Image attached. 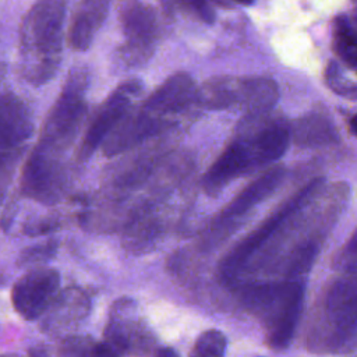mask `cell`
Instances as JSON below:
<instances>
[{
  "mask_svg": "<svg viewBox=\"0 0 357 357\" xmlns=\"http://www.w3.org/2000/svg\"><path fill=\"white\" fill-rule=\"evenodd\" d=\"M67 15V0H36L22 18L20 70L32 85L46 84L57 71Z\"/></svg>",
  "mask_w": 357,
  "mask_h": 357,
  "instance_id": "obj_1",
  "label": "cell"
},
{
  "mask_svg": "<svg viewBox=\"0 0 357 357\" xmlns=\"http://www.w3.org/2000/svg\"><path fill=\"white\" fill-rule=\"evenodd\" d=\"M304 300V286L297 280L262 284L248 294V301L262 317L265 339L271 349H286L297 328Z\"/></svg>",
  "mask_w": 357,
  "mask_h": 357,
  "instance_id": "obj_2",
  "label": "cell"
},
{
  "mask_svg": "<svg viewBox=\"0 0 357 357\" xmlns=\"http://www.w3.org/2000/svg\"><path fill=\"white\" fill-rule=\"evenodd\" d=\"M85 88L86 79L78 73L66 82L45 120L38 148L57 156L71 144L85 112Z\"/></svg>",
  "mask_w": 357,
  "mask_h": 357,
  "instance_id": "obj_3",
  "label": "cell"
},
{
  "mask_svg": "<svg viewBox=\"0 0 357 357\" xmlns=\"http://www.w3.org/2000/svg\"><path fill=\"white\" fill-rule=\"evenodd\" d=\"M322 180L315 178L310 181L304 188L296 192L291 198H289L275 213H272L257 230H254L250 236L244 238L223 261L222 264V275L226 278L234 276L247 262L248 259L279 230V227L290 219L291 215L298 212L301 206L308 202L317 188H319Z\"/></svg>",
  "mask_w": 357,
  "mask_h": 357,
  "instance_id": "obj_4",
  "label": "cell"
},
{
  "mask_svg": "<svg viewBox=\"0 0 357 357\" xmlns=\"http://www.w3.org/2000/svg\"><path fill=\"white\" fill-rule=\"evenodd\" d=\"M60 273L53 268L38 266L21 276L13 286L11 301L26 321L40 318L57 296Z\"/></svg>",
  "mask_w": 357,
  "mask_h": 357,
  "instance_id": "obj_5",
  "label": "cell"
},
{
  "mask_svg": "<svg viewBox=\"0 0 357 357\" xmlns=\"http://www.w3.org/2000/svg\"><path fill=\"white\" fill-rule=\"evenodd\" d=\"M322 315L340 342L357 331V273H344L329 284L322 301Z\"/></svg>",
  "mask_w": 357,
  "mask_h": 357,
  "instance_id": "obj_6",
  "label": "cell"
},
{
  "mask_svg": "<svg viewBox=\"0 0 357 357\" xmlns=\"http://www.w3.org/2000/svg\"><path fill=\"white\" fill-rule=\"evenodd\" d=\"M105 342L120 354L141 353L151 346V332L135 315V303L131 298H120L112 305L105 326Z\"/></svg>",
  "mask_w": 357,
  "mask_h": 357,
  "instance_id": "obj_7",
  "label": "cell"
},
{
  "mask_svg": "<svg viewBox=\"0 0 357 357\" xmlns=\"http://www.w3.org/2000/svg\"><path fill=\"white\" fill-rule=\"evenodd\" d=\"M141 85L135 81L121 84L110 93V96L102 103L96 116L93 117L89 128L86 130L78 156L79 160H85L105 142L113 128L128 112L131 99L139 92Z\"/></svg>",
  "mask_w": 357,
  "mask_h": 357,
  "instance_id": "obj_8",
  "label": "cell"
},
{
  "mask_svg": "<svg viewBox=\"0 0 357 357\" xmlns=\"http://www.w3.org/2000/svg\"><path fill=\"white\" fill-rule=\"evenodd\" d=\"M63 181V170L57 156L36 146L22 170V192L39 202L50 204L59 198Z\"/></svg>",
  "mask_w": 357,
  "mask_h": 357,
  "instance_id": "obj_9",
  "label": "cell"
},
{
  "mask_svg": "<svg viewBox=\"0 0 357 357\" xmlns=\"http://www.w3.org/2000/svg\"><path fill=\"white\" fill-rule=\"evenodd\" d=\"M91 311L89 296L75 287L70 286L57 293L50 307L43 314L42 331L50 335L66 333L85 321Z\"/></svg>",
  "mask_w": 357,
  "mask_h": 357,
  "instance_id": "obj_10",
  "label": "cell"
},
{
  "mask_svg": "<svg viewBox=\"0 0 357 357\" xmlns=\"http://www.w3.org/2000/svg\"><path fill=\"white\" fill-rule=\"evenodd\" d=\"M32 116L15 95L0 96V162L20 149L32 134Z\"/></svg>",
  "mask_w": 357,
  "mask_h": 357,
  "instance_id": "obj_11",
  "label": "cell"
},
{
  "mask_svg": "<svg viewBox=\"0 0 357 357\" xmlns=\"http://www.w3.org/2000/svg\"><path fill=\"white\" fill-rule=\"evenodd\" d=\"M160 128L159 117L151 114L144 107L135 112H127L119 124L113 128L103 142V149L107 156L123 152Z\"/></svg>",
  "mask_w": 357,
  "mask_h": 357,
  "instance_id": "obj_12",
  "label": "cell"
},
{
  "mask_svg": "<svg viewBox=\"0 0 357 357\" xmlns=\"http://www.w3.org/2000/svg\"><path fill=\"white\" fill-rule=\"evenodd\" d=\"M251 156L254 167L278 160L287 149L290 141L289 128L279 121L264 123L250 135L241 137Z\"/></svg>",
  "mask_w": 357,
  "mask_h": 357,
  "instance_id": "obj_13",
  "label": "cell"
},
{
  "mask_svg": "<svg viewBox=\"0 0 357 357\" xmlns=\"http://www.w3.org/2000/svg\"><path fill=\"white\" fill-rule=\"evenodd\" d=\"M254 169L248 149L241 138L234 139L215 160L204 178L205 190L216 192L227 183Z\"/></svg>",
  "mask_w": 357,
  "mask_h": 357,
  "instance_id": "obj_14",
  "label": "cell"
},
{
  "mask_svg": "<svg viewBox=\"0 0 357 357\" xmlns=\"http://www.w3.org/2000/svg\"><path fill=\"white\" fill-rule=\"evenodd\" d=\"M123 29L126 35V53L137 60L149 53L156 35V20L151 8L134 4L124 11Z\"/></svg>",
  "mask_w": 357,
  "mask_h": 357,
  "instance_id": "obj_15",
  "label": "cell"
},
{
  "mask_svg": "<svg viewBox=\"0 0 357 357\" xmlns=\"http://www.w3.org/2000/svg\"><path fill=\"white\" fill-rule=\"evenodd\" d=\"M112 0H79L68 28V43L74 50H86L105 22Z\"/></svg>",
  "mask_w": 357,
  "mask_h": 357,
  "instance_id": "obj_16",
  "label": "cell"
},
{
  "mask_svg": "<svg viewBox=\"0 0 357 357\" xmlns=\"http://www.w3.org/2000/svg\"><path fill=\"white\" fill-rule=\"evenodd\" d=\"M194 95V84L188 74L178 73L167 78L142 105L151 114L160 117L183 109Z\"/></svg>",
  "mask_w": 357,
  "mask_h": 357,
  "instance_id": "obj_17",
  "label": "cell"
},
{
  "mask_svg": "<svg viewBox=\"0 0 357 357\" xmlns=\"http://www.w3.org/2000/svg\"><path fill=\"white\" fill-rule=\"evenodd\" d=\"M284 176L283 167H273L269 169L264 176L254 180L250 185H247L241 192L237 194L222 211L219 222H227L243 216L257 204L264 201L271 192H273L278 185L282 183Z\"/></svg>",
  "mask_w": 357,
  "mask_h": 357,
  "instance_id": "obj_18",
  "label": "cell"
},
{
  "mask_svg": "<svg viewBox=\"0 0 357 357\" xmlns=\"http://www.w3.org/2000/svg\"><path fill=\"white\" fill-rule=\"evenodd\" d=\"M279 98L278 85L269 78H245L238 79V105L250 116L265 114Z\"/></svg>",
  "mask_w": 357,
  "mask_h": 357,
  "instance_id": "obj_19",
  "label": "cell"
},
{
  "mask_svg": "<svg viewBox=\"0 0 357 357\" xmlns=\"http://www.w3.org/2000/svg\"><path fill=\"white\" fill-rule=\"evenodd\" d=\"M293 137L300 146H321L337 141L333 124L321 114H308L298 119L293 128Z\"/></svg>",
  "mask_w": 357,
  "mask_h": 357,
  "instance_id": "obj_20",
  "label": "cell"
},
{
  "mask_svg": "<svg viewBox=\"0 0 357 357\" xmlns=\"http://www.w3.org/2000/svg\"><path fill=\"white\" fill-rule=\"evenodd\" d=\"M198 100L208 109H225L238 102V79L212 78L197 92Z\"/></svg>",
  "mask_w": 357,
  "mask_h": 357,
  "instance_id": "obj_21",
  "label": "cell"
},
{
  "mask_svg": "<svg viewBox=\"0 0 357 357\" xmlns=\"http://www.w3.org/2000/svg\"><path fill=\"white\" fill-rule=\"evenodd\" d=\"M226 347V336L218 329H208L195 339L190 357H225Z\"/></svg>",
  "mask_w": 357,
  "mask_h": 357,
  "instance_id": "obj_22",
  "label": "cell"
},
{
  "mask_svg": "<svg viewBox=\"0 0 357 357\" xmlns=\"http://www.w3.org/2000/svg\"><path fill=\"white\" fill-rule=\"evenodd\" d=\"M57 247H59V244L54 238H50V240L39 243V244L29 245L20 252L18 264L21 266H36L38 268V265L50 261L56 255Z\"/></svg>",
  "mask_w": 357,
  "mask_h": 357,
  "instance_id": "obj_23",
  "label": "cell"
},
{
  "mask_svg": "<svg viewBox=\"0 0 357 357\" xmlns=\"http://www.w3.org/2000/svg\"><path fill=\"white\" fill-rule=\"evenodd\" d=\"M340 74H339V68L335 63H331L328 66V70H326V79H328V84L329 86L343 95V96H347L350 99H357V85L356 84H351V82H346L344 79H340Z\"/></svg>",
  "mask_w": 357,
  "mask_h": 357,
  "instance_id": "obj_24",
  "label": "cell"
},
{
  "mask_svg": "<svg viewBox=\"0 0 357 357\" xmlns=\"http://www.w3.org/2000/svg\"><path fill=\"white\" fill-rule=\"evenodd\" d=\"M92 343L86 336H71L63 342L61 353L66 357H88Z\"/></svg>",
  "mask_w": 357,
  "mask_h": 357,
  "instance_id": "obj_25",
  "label": "cell"
},
{
  "mask_svg": "<svg viewBox=\"0 0 357 357\" xmlns=\"http://www.w3.org/2000/svg\"><path fill=\"white\" fill-rule=\"evenodd\" d=\"M56 227H57V222L46 218V219H40V220L26 223L24 226V231L28 236H42L45 233H49V231L54 230Z\"/></svg>",
  "mask_w": 357,
  "mask_h": 357,
  "instance_id": "obj_26",
  "label": "cell"
},
{
  "mask_svg": "<svg viewBox=\"0 0 357 357\" xmlns=\"http://www.w3.org/2000/svg\"><path fill=\"white\" fill-rule=\"evenodd\" d=\"M121 354L107 342H93L88 357H120Z\"/></svg>",
  "mask_w": 357,
  "mask_h": 357,
  "instance_id": "obj_27",
  "label": "cell"
},
{
  "mask_svg": "<svg viewBox=\"0 0 357 357\" xmlns=\"http://www.w3.org/2000/svg\"><path fill=\"white\" fill-rule=\"evenodd\" d=\"M185 3L194 10L198 13V15L211 22L213 20V13H212V8L209 7V4L206 3V0H185Z\"/></svg>",
  "mask_w": 357,
  "mask_h": 357,
  "instance_id": "obj_28",
  "label": "cell"
},
{
  "mask_svg": "<svg viewBox=\"0 0 357 357\" xmlns=\"http://www.w3.org/2000/svg\"><path fill=\"white\" fill-rule=\"evenodd\" d=\"M342 255L346 257L349 261H357V230L351 234V237L346 243Z\"/></svg>",
  "mask_w": 357,
  "mask_h": 357,
  "instance_id": "obj_29",
  "label": "cell"
},
{
  "mask_svg": "<svg viewBox=\"0 0 357 357\" xmlns=\"http://www.w3.org/2000/svg\"><path fill=\"white\" fill-rule=\"evenodd\" d=\"M28 357H49V351L43 344H36L29 347Z\"/></svg>",
  "mask_w": 357,
  "mask_h": 357,
  "instance_id": "obj_30",
  "label": "cell"
},
{
  "mask_svg": "<svg viewBox=\"0 0 357 357\" xmlns=\"http://www.w3.org/2000/svg\"><path fill=\"white\" fill-rule=\"evenodd\" d=\"M152 357H178V354L170 347H162L153 353Z\"/></svg>",
  "mask_w": 357,
  "mask_h": 357,
  "instance_id": "obj_31",
  "label": "cell"
},
{
  "mask_svg": "<svg viewBox=\"0 0 357 357\" xmlns=\"http://www.w3.org/2000/svg\"><path fill=\"white\" fill-rule=\"evenodd\" d=\"M350 130L353 131L354 135H357V114L353 116L350 120Z\"/></svg>",
  "mask_w": 357,
  "mask_h": 357,
  "instance_id": "obj_32",
  "label": "cell"
},
{
  "mask_svg": "<svg viewBox=\"0 0 357 357\" xmlns=\"http://www.w3.org/2000/svg\"><path fill=\"white\" fill-rule=\"evenodd\" d=\"M0 357H21V356L15 353H6V354H0Z\"/></svg>",
  "mask_w": 357,
  "mask_h": 357,
  "instance_id": "obj_33",
  "label": "cell"
},
{
  "mask_svg": "<svg viewBox=\"0 0 357 357\" xmlns=\"http://www.w3.org/2000/svg\"><path fill=\"white\" fill-rule=\"evenodd\" d=\"M237 1H240V3H243V4H250L252 0H237Z\"/></svg>",
  "mask_w": 357,
  "mask_h": 357,
  "instance_id": "obj_34",
  "label": "cell"
}]
</instances>
